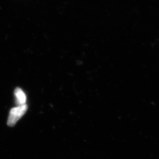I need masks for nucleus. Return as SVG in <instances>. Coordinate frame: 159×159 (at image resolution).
Here are the masks:
<instances>
[{
  "label": "nucleus",
  "instance_id": "2",
  "mask_svg": "<svg viewBox=\"0 0 159 159\" xmlns=\"http://www.w3.org/2000/svg\"><path fill=\"white\" fill-rule=\"evenodd\" d=\"M15 95L16 97V102L18 106L25 105L26 96L22 89L19 88L16 89L15 91Z\"/></svg>",
  "mask_w": 159,
  "mask_h": 159
},
{
  "label": "nucleus",
  "instance_id": "1",
  "mask_svg": "<svg viewBox=\"0 0 159 159\" xmlns=\"http://www.w3.org/2000/svg\"><path fill=\"white\" fill-rule=\"evenodd\" d=\"M28 107L26 105L18 106L16 107L12 108L9 112L8 118L7 125L10 127H13L17 122L25 113Z\"/></svg>",
  "mask_w": 159,
  "mask_h": 159
}]
</instances>
